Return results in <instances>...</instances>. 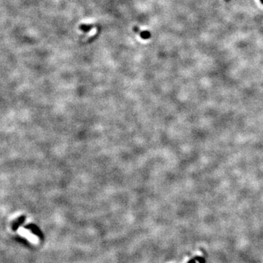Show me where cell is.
Masks as SVG:
<instances>
[{"label":"cell","instance_id":"1","mask_svg":"<svg viewBox=\"0 0 263 263\" xmlns=\"http://www.w3.org/2000/svg\"><path fill=\"white\" fill-rule=\"evenodd\" d=\"M26 228L30 230V231L32 232L33 234L36 235L37 236L43 238V233H42L41 230H40L39 229V227H38V226L37 225H35V224H28V225L26 226Z\"/></svg>","mask_w":263,"mask_h":263},{"label":"cell","instance_id":"2","mask_svg":"<svg viewBox=\"0 0 263 263\" xmlns=\"http://www.w3.org/2000/svg\"><path fill=\"white\" fill-rule=\"evenodd\" d=\"M25 220H26V216H21L19 218L16 219L12 224V230H13V231H16V230L19 228V226L22 225V224L24 223Z\"/></svg>","mask_w":263,"mask_h":263},{"label":"cell","instance_id":"3","mask_svg":"<svg viewBox=\"0 0 263 263\" xmlns=\"http://www.w3.org/2000/svg\"><path fill=\"white\" fill-rule=\"evenodd\" d=\"M260 1H261V2H262L263 4V0H260Z\"/></svg>","mask_w":263,"mask_h":263}]
</instances>
